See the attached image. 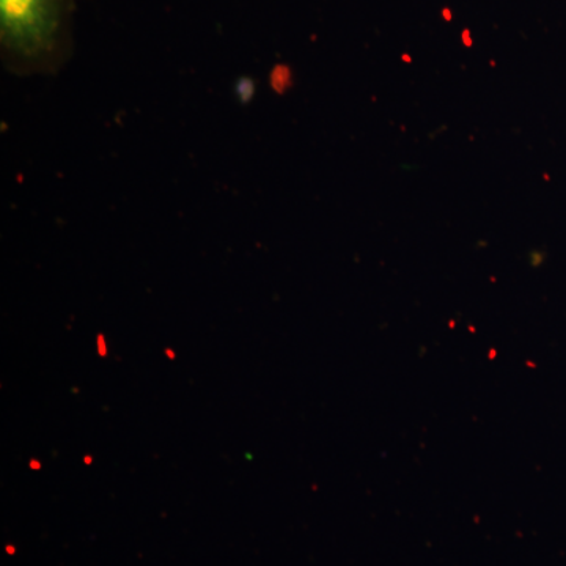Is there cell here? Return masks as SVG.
I'll use <instances>...</instances> for the list:
<instances>
[{"mask_svg":"<svg viewBox=\"0 0 566 566\" xmlns=\"http://www.w3.org/2000/svg\"><path fill=\"white\" fill-rule=\"evenodd\" d=\"M73 0H0L3 57L22 70L57 65L70 46Z\"/></svg>","mask_w":566,"mask_h":566,"instance_id":"1","label":"cell"}]
</instances>
